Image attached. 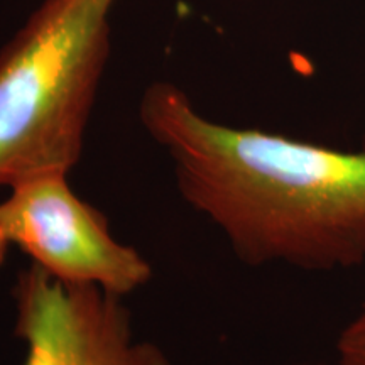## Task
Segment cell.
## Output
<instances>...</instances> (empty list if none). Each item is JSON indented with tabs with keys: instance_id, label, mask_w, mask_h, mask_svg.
Wrapping results in <instances>:
<instances>
[{
	"instance_id": "obj_1",
	"label": "cell",
	"mask_w": 365,
	"mask_h": 365,
	"mask_svg": "<svg viewBox=\"0 0 365 365\" xmlns=\"http://www.w3.org/2000/svg\"><path fill=\"white\" fill-rule=\"evenodd\" d=\"M139 118L181 198L240 262L313 272L365 262V153L218 124L171 81L144 90Z\"/></svg>"
},
{
	"instance_id": "obj_7",
	"label": "cell",
	"mask_w": 365,
	"mask_h": 365,
	"mask_svg": "<svg viewBox=\"0 0 365 365\" xmlns=\"http://www.w3.org/2000/svg\"><path fill=\"white\" fill-rule=\"evenodd\" d=\"M296 365H312V364H296ZM336 365H340V364H336Z\"/></svg>"
},
{
	"instance_id": "obj_6",
	"label": "cell",
	"mask_w": 365,
	"mask_h": 365,
	"mask_svg": "<svg viewBox=\"0 0 365 365\" xmlns=\"http://www.w3.org/2000/svg\"><path fill=\"white\" fill-rule=\"evenodd\" d=\"M9 249H11V244H9L7 239L2 234V230H0V266H2V264L6 262Z\"/></svg>"
},
{
	"instance_id": "obj_2",
	"label": "cell",
	"mask_w": 365,
	"mask_h": 365,
	"mask_svg": "<svg viewBox=\"0 0 365 365\" xmlns=\"http://www.w3.org/2000/svg\"><path fill=\"white\" fill-rule=\"evenodd\" d=\"M113 2L43 0L0 49V188L80 163Z\"/></svg>"
},
{
	"instance_id": "obj_5",
	"label": "cell",
	"mask_w": 365,
	"mask_h": 365,
	"mask_svg": "<svg viewBox=\"0 0 365 365\" xmlns=\"http://www.w3.org/2000/svg\"><path fill=\"white\" fill-rule=\"evenodd\" d=\"M340 365H365V299L336 339Z\"/></svg>"
},
{
	"instance_id": "obj_3",
	"label": "cell",
	"mask_w": 365,
	"mask_h": 365,
	"mask_svg": "<svg viewBox=\"0 0 365 365\" xmlns=\"http://www.w3.org/2000/svg\"><path fill=\"white\" fill-rule=\"evenodd\" d=\"M9 190L0 230L49 276L122 298L150 281L148 259L112 235L107 218L71 190L68 175L27 178Z\"/></svg>"
},
{
	"instance_id": "obj_4",
	"label": "cell",
	"mask_w": 365,
	"mask_h": 365,
	"mask_svg": "<svg viewBox=\"0 0 365 365\" xmlns=\"http://www.w3.org/2000/svg\"><path fill=\"white\" fill-rule=\"evenodd\" d=\"M12 294L22 365H173L161 346L137 339L122 296L63 282L36 264L17 274Z\"/></svg>"
}]
</instances>
